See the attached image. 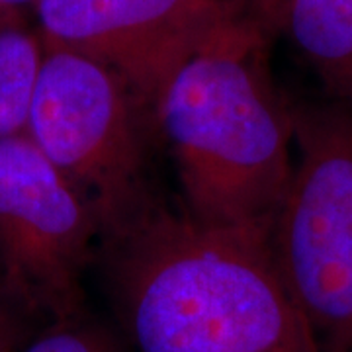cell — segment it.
I'll return each mask as SVG.
<instances>
[{
	"label": "cell",
	"instance_id": "cell-1",
	"mask_svg": "<svg viewBox=\"0 0 352 352\" xmlns=\"http://www.w3.org/2000/svg\"><path fill=\"white\" fill-rule=\"evenodd\" d=\"M116 237L139 352H321L268 237L147 210Z\"/></svg>",
	"mask_w": 352,
	"mask_h": 352
},
{
	"label": "cell",
	"instance_id": "cell-2",
	"mask_svg": "<svg viewBox=\"0 0 352 352\" xmlns=\"http://www.w3.org/2000/svg\"><path fill=\"white\" fill-rule=\"evenodd\" d=\"M252 14L221 28L173 71L153 102L178 163L188 215L270 239L292 176V116L266 71Z\"/></svg>",
	"mask_w": 352,
	"mask_h": 352
},
{
	"label": "cell",
	"instance_id": "cell-3",
	"mask_svg": "<svg viewBox=\"0 0 352 352\" xmlns=\"http://www.w3.org/2000/svg\"><path fill=\"white\" fill-rule=\"evenodd\" d=\"M294 159L270 247L321 352H352V113L289 110Z\"/></svg>",
	"mask_w": 352,
	"mask_h": 352
},
{
	"label": "cell",
	"instance_id": "cell-4",
	"mask_svg": "<svg viewBox=\"0 0 352 352\" xmlns=\"http://www.w3.org/2000/svg\"><path fill=\"white\" fill-rule=\"evenodd\" d=\"M135 94L100 61L43 45L24 135L63 173L118 235L145 212Z\"/></svg>",
	"mask_w": 352,
	"mask_h": 352
},
{
	"label": "cell",
	"instance_id": "cell-5",
	"mask_svg": "<svg viewBox=\"0 0 352 352\" xmlns=\"http://www.w3.org/2000/svg\"><path fill=\"white\" fill-rule=\"evenodd\" d=\"M100 229L87 196L24 133L0 139V266L14 289L71 319Z\"/></svg>",
	"mask_w": 352,
	"mask_h": 352
},
{
	"label": "cell",
	"instance_id": "cell-6",
	"mask_svg": "<svg viewBox=\"0 0 352 352\" xmlns=\"http://www.w3.org/2000/svg\"><path fill=\"white\" fill-rule=\"evenodd\" d=\"M34 6L45 45L100 61L147 104L190 53L252 14L247 0H36Z\"/></svg>",
	"mask_w": 352,
	"mask_h": 352
},
{
	"label": "cell",
	"instance_id": "cell-7",
	"mask_svg": "<svg viewBox=\"0 0 352 352\" xmlns=\"http://www.w3.org/2000/svg\"><path fill=\"white\" fill-rule=\"evenodd\" d=\"M278 30L286 32L335 106L352 113V0H288Z\"/></svg>",
	"mask_w": 352,
	"mask_h": 352
},
{
	"label": "cell",
	"instance_id": "cell-8",
	"mask_svg": "<svg viewBox=\"0 0 352 352\" xmlns=\"http://www.w3.org/2000/svg\"><path fill=\"white\" fill-rule=\"evenodd\" d=\"M43 47L25 28L0 22V139L25 131Z\"/></svg>",
	"mask_w": 352,
	"mask_h": 352
},
{
	"label": "cell",
	"instance_id": "cell-9",
	"mask_svg": "<svg viewBox=\"0 0 352 352\" xmlns=\"http://www.w3.org/2000/svg\"><path fill=\"white\" fill-rule=\"evenodd\" d=\"M20 352H116V349L100 331L76 323L71 317L57 321Z\"/></svg>",
	"mask_w": 352,
	"mask_h": 352
},
{
	"label": "cell",
	"instance_id": "cell-10",
	"mask_svg": "<svg viewBox=\"0 0 352 352\" xmlns=\"http://www.w3.org/2000/svg\"><path fill=\"white\" fill-rule=\"evenodd\" d=\"M247 2L251 6L252 14L256 16V20L266 28V32L278 30L288 0H247Z\"/></svg>",
	"mask_w": 352,
	"mask_h": 352
},
{
	"label": "cell",
	"instance_id": "cell-11",
	"mask_svg": "<svg viewBox=\"0 0 352 352\" xmlns=\"http://www.w3.org/2000/svg\"><path fill=\"white\" fill-rule=\"evenodd\" d=\"M0 352H20L12 317L8 315L2 303H0Z\"/></svg>",
	"mask_w": 352,
	"mask_h": 352
},
{
	"label": "cell",
	"instance_id": "cell-12",
	"mask_svg": "<svg viewBox=\"0 0 352 352\" xmlns=\"http://www.w3.org/2000/svg\"><path fill=\"white\" fill-rule=\"evenodd\" d=\"M36 0H0V10H10V8H18L22 4H34Z\"/></svg>",
	"mask_w": 352,
	"mask_h": 352
}]
</instances>
